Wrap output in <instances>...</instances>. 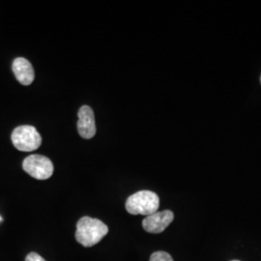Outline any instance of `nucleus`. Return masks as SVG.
<instances>
[{"label": "nucleus", "mask_w": 261, "mask_h": 261, "mask_svg": "<svg viewBox=\"0 0 261 261\" xmlns=\"http://www.w3.org/2000/svg\"><path fill=\"white\" fill-rule=\"evenodd\" d=\"M109 233V227L98 219L83 217L76 224L75 240L84 247H93Z\"/></svg>", "instance_id": "obj_1"}, {"label": "nucleus", "mask_w": 261, "mask_h": 261, "mask_svg": "<svg viewBox=\"0 0 261 261\" xmlns=\"http://www.w3.org/2000/svg\"><path fill=\"white\" fill-rule=\"evenodd\" d=\"M160 198L151 191H140L129 196L126 201V210L132 215L149 216L158 211Z\"/></svg>", "instance_id": "obj_2"}, {"label": "nucleus", "mask_w": 261, "mask_h": 261, "mask_svg": "<svg viewBox=\"0 0 261 261\" xmlns=\"http://www.w3.org/2000/svg\"><path fill=\"white\" fill-rule=\"evenodd\" d=\"M11 140L14 146L22 152L38 149L42 144V137L35 127L23 125L13 130Z\"/></svg>", "instance_id": "obj_3"}, {"label": "nucleus", "mask_w": 261, "mask_h": 261, "mask_svg": "<svg viewBox=\"0 0 261 261\" xmlns=\"http://www.w3.org/2000/svg\"><path fill=\"white\" fill-rule=\"evenodd\" d=\"M23 170L31 177L47 180L54 173V165L49 159L42 155H30L22 163Z\"/></svg>", "instance_id": "obj_4"}, {"label": "nucleus", "mask_w": 261, "mask_h": 261, "mask_svg": "<svg viewBox=\"0 0 261 261\" xmlns=\"http://www.w3.org/2000/svg\"><path fill=\"white\" fill-rule=\"evenodd\" d=\"M174 220V214L170 210H165L162 212H156L147 216L143 222V229L149 233H161Z\"/></svg>", "instance_id": "obj_5"}, {"label": "nucleus", "mask_w": 261, "mask_h": 261, "mask_svg": "<svg viewBox=\"0 0 261 261\" xmlns=\"http://www.w3.org/2000/svg\"><path fill=\"white\" fill-rule=\"evenodd\" d=\"M77 115V130L80 136L85 140L92 139L96 134L93 110L88 106H84L80 109Z\"/></svg>", "instance_id": "obj_6"}, {"label": "nucleus", "mask_w": 261, "mask_h": 261, "mask_svg": "<svg viewBox=\"0 0 261 261\" xmlns=\"http://www.w3.org/2000/svg\"><path fill=\"white\" fill-rule=\"evenodd\" d=\"M13 72L19 84L22 85H30L33 83L35 73L33 67L28 59L23 57H18L13 62Z\"/></svg>", "instance_id": "obj_7"}, {"label": "nucleus", "mask_w": 261, "mask_h": 261, "mask_svg": "<svg viewBox=\"0 0 261 261\" xmlns=\"http://www.w3.org/2000/svg\"><path fill=\"white\" fill-rule=\"evenodd\" d=\"M149 261H173L171 255L166 252H153L150 256Z\"/></svg>", "instance_id": "obj_8"}, {"label": "nucleus", "mask_w": 261, "mask_h": 261, "mask_svg": "<svg viewBox=\"0 0 261 261\" xmlns=\"http://www.w3.org/2000/svg\"><path fill=\"white\" fill-rule=\"evenodd\" d=\"M25 261H46L37 252H30L25 257Z\"/></svg>", "instance_id": "obj_9"}, {"label": "nucleus", "mask_w": 261, "mask_h": 261, "mask_svg": "<svg viewBox=\"0 0 261 261\" xmlns=\"http://www.w3.org/2000/svg\"><path fill=\"white\" fill-rule=\"evenodd\" d=\"M1 221H2V218H1V217H0V222H1Z\"/></svg>", "instance_id": "obj_10"}, {"label": "nucleus", "mask_w": 261, "mask_h": 261, "mask_svg": "<svg viewBox=\"0 0 261 261\" xmlns=\"http://www.w3.org/2000/svg\"><path fill=\"white\" fill-rule=\"evenodd\" d=\"M231 261H240V260H231Z\"/></svg>", "instance_id": "obj_11"}, {"label": "nucleus", "mask_w": 261, "mask_h": 261, "mask_svg": "<svg viewBox=\"0 0 261 261\" xmlns=\"http://www.w3.org/2000/svg\"><path fill=\"white\" fill-rule=\"evenodd\" d=\"M260 83H261V76H260Z\"/></svg>", "instance_id": "obj_12"}]
</instances>
